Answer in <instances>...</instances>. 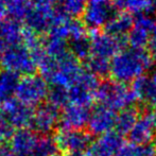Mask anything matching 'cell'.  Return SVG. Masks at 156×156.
<instances>
[{"mask_svg":"<svg viewBox=\"0 0 156 156\" xmlns=\"http://www.w3.org/2000/svg\"><path fill=\"white\" fill-rule=\"evenodd\" d=\"M117 11L114 0H87L86 8L82 15L83 26L94 32L99 31L106 27L118 13Z\"/></svg>","mask_w":156,"mask_h":156,"instance_id":"277c9868","label":"cell"},{"mask_svg":"<svg viewBox=\"0 0 156 156\" xmlns=\"http://www.w3.org/2000/svg\"><path fill=\"white\" fill-rule=\"evenodd\" d=\"M23 27L20 21L9 17L0 20V38L9 47L23 43Z\"/></svg>","mask_w":156,"mask_h":156,"instance_id":"ac0fdd59","label":"cell"},{"mask_svg":"<svg viewBox=\"0 0 156 156\" xmlns=\"http://www.w3.org/2000/svg\"><path fill=\"white\" fill-rule=\"evenodd\" d=\"M60 117L61 115L58 107L47 103L39 105L30 122L36 131L48 133L60 122Z\"/></svg>","mask_w":156,"mask_h":156,"instance_id":"5bb4252c","label":"cell"},{"mask_svg":"<svg viewBox=\"0 0 156 156\" xmlns=\"http://www.w3.org/2000/svg\"><path fill=\"white\" fill-rule=\"evenodd\" d=\"M53 156H61V155H58V154H54Z\"/></svg>","mask_w":156,"mask_h":156,"instance_id":"f35d334b","label":"cell"},{"mask_svg":"<svg viewBox=\"0 0 156 156\" xmlns=\"http://www.w3.org/2000/svg\"><path fill=\"white\" fill-rule=\"evenodd\" d=\"M152 58L144 48L129 47L120 49L111 60L109 74L119 83H133L144 76L152 66Z\"/></svg>","mask_w":156,"mask_h":156,"instance_id":"6da1fadb","label":"cell"},{"mask_svg":"<svg viewBox=\"0 0 156 156\" xmlns=\"http://www.w3.org/2000/svg\"><path fill=\"white\" fill-rule=\"evenodd\" d=\"M140 115L141 113L136 106H131L120 111L116 115L115 127H114L115 132H117L120 136L127 135L139 119Z\"/></svg>","mask_w":156,"mask_h":156,"instance_id":"ffe728a7","label":"cell"},{"mask_svg":"<svg viewBox=\"0 0 156 156\" xmlns=\"http://www.w3.org/2000/svg\"><path fill=\"white\" fill-rule=\"evenodd\" d=\"M48 85L41 76L29 74L19 80L16 94L23 104H38L48 96Z\"/></svg>","mask_w":156,"mask_h":156,"instance_id":"8992f818","label":"cell"},{"mask_svg":"<svg viewBox=\"0 0 156 156\" xmlns=\"http://www.w3.org/2000/svg\"><path fill=\"white\" fill-rule=\"evenodd\" d=\"M58 2H60V0H32V3L35 5L46 6V8H52Z\"/></svg>","mask_w":156,"mask_h":156,"instance_id":"4dcf8cb0","label":"cell"},{"mask_svg":"<svg viewBox=\"0 0 156 156\" xmlns=\"http://www.w3.org/2000/svg\"><path fill=\"white\" fill-rule=\"evenodd\" d=\"M134 19L126 13H117L105 27V32L119 41H125L131 32Z\"/></svg>","mask_w":156,"mask_h":156,"instance_id":"2e32d148","label":"cell"},{"mask_svg":"<svg viewBox=\"0 0 156 156\" xmlns=\"http://www.w3.org/2000/svg\"><path fill=\"white\" fill-rule=\"evenodd\" d=\"M118 11L129 15L149 14L154 9V0H114Z\"/></svg>","mask_w":156,"mask_h":156,"instance_id":"44dd1931","label":"cell"},{"mask_svg":"<svg viewBox=\"0 0 156 156\" xmlns=\"http://www.w3.org/2000/svg\"><path fill=\"white\" fill-rule=\"evenodd\" d=\"M30 107H27V105L21 103L20 101L10 100L5 104L4 109V120H8L12 124L20 125L25 124L28 121H31L32 119V112L30 111Z\"/></svg>","mask_w":156,"mask_h":156,"instance_id":"d6986e66","label":"cell"},{"mask_svg":"<svg viewBox=\"0 0 156 156\" xmlns=\"http://www.w3.org/2000/svg\"><path fill=\"white\" fill-rule=\"evenodd\" d=\"M32 6V0H5V14L15 20H23Z\"/></svg>","mask_w":156,"mask_h":156,"instance_id":"603a6c76","label":"cell"},{"mask_svg":"<svg viewBox=\"0 0 156 156\" xmlns=\"http://www.w3.org/2000/svg\"><path fill=\"white\" fill-rule=\"evenodd\" d=\"M154 8L156 9V0H154Z\"/></svg>","mask_w":156,"mask_h":156,"instance_id":"74e56055","label":"cell"},{"mask_svg":"<svg viewBox=\"0 0 156 156\" xmlns=\"http://www.w3.org/2000/svg\"><path fill=\"white\" fill-rule=\"evenodd\" d=\"M87 0H60L58 10L72 19L82 16L86 8Z\"/></svg>","mask_w":156,"mask_h":156,"instance_id":"cb8c5ba5","label":"cell"},{"mask_svg":"<svg viewBox=\"0 0 156 156\" xmlns=\"http://www.w3.org/2000/svg\"><path fill=\"white\" fill-rule=\"evenodd\" d=\"M153 147H154V149H155V151H156V140H155V144Z\"/></svg>","mask_w":156,"mask_h":156,"instance_id":"8d00e7d4","label":"cell"},{"mask_svg":"<svg viewBox=\"0 0 156 156\" xmlns=\"http://www.w3.org/2000/svg\"><path fill=\"white\" fill-rule=\"evenodd\" d=\"M98 86V78L88 70L83 69L78 80L68 88L69 102L73 105L89 107L94 100Z\"/></svg>","mask_w":156,"mask_h":156,"instance_id":"5b68a950","label":"cell"},{"mask_svg":"<svg viewBox=\"0 0 156 156\" xmlns=\"http://www.w3.org/2000/svg\"><path fill=\"white\" fill-rule=\"evenodd\" d=\"M90 117V108L85 106L70 104L65 106L60 117V124L63 131L83 129Z\"/></svg>","mask_w":156,"mask_h":156,"instance_id":"7c38bea8","label":"cell"},{"mask_svg":"<svg viewBox=\"0 0 156 156\" xmlns=\"http://www.w3.org/2000/svg\"><path fill=\"white\" fill-rule=\"evenodd\" d=\"M5 15V0H0V20Z\"/></svg>","mask_w":156,"mask_h":156,"instance_id":"d6a6232c","label":"cell"},{"mask_svg":"<svg viewBox=\"0 0 156 156\" xmlns=\"http://www.w3.org/2000/svg\"><path fill=\"white\" fill-rule=\"evenodd\" d=\"M155 129L153 125L151 113L141 114L139 119L131 129L127 137L129 142L137 146H148L155 137Z\"/></svg>","mask_w":156,"mask_h":156,"instance_id":"4fadbf2b","label":"cell"},{"mask_svg":"<svg viewBox=\"0 0 156 156\" xmlns=\"http://www.w3.org/2000/svg\"><path fill=\"white\" fill-rule=\"evenodd\" d=\"M68 50L76 60L86 61L90 54V36L86 29L76 32L67 41Z\"/></svg>","mask_w":156,"mask_h":156,"instance_id":"e0dca14e","label":"cell"},{"mask_svg":"<svg viewBox=\"0 0 156 156\" xmlns=\"http://www.w3.org/2000/svg\"><path fill=\"white\" fill-rule=\"evenodd\" d=\"M122 43L114 38L106 32L96 31L90 36V54L89 56L111 61L120 50Z\"/></svg>","mask_w":156,"mask_h":156,"instance_id":"30bf717a","label":"cell"},{"mask_svg":"<svg viewBox=\"0 0 156 156\" xmlns=\"http://www.w3.org/2000/svg\"><path fill=\"white\" fill-rule=\"evenodd\" d=\"M94 99L98 104L104 105L114 112L134 106L137 100L132 87L114 80H104L99 83Z\"/></svg>","mask_w":156,"mask_h":156,"instance_id":"7a4b0ae2","label":"cell"},{"mask_svg":"<svg viewBox=\"0 0 156 156\" xmlns=\"http://www.w3.org/2000/svg\"><path fill=\"white\" fill-rule=\"evenodd\" d=\"M18 82L19 76L17 74L6 70L0 72V104L10 101L12 94L16 93Z\"/></svg>","mask_w":156,"mask_h":156,"instance_id":"7402d4cb","label":"cell"},{"mask_svg":"<svg viewBox=\"0 0 156 156\" xmlns=\"http://www.w3.org/2000/svg\"><path fill=\"white\" fill-rule=\"evenodd\" d=\"M150 78H151V80H152V82L154 83V85L156 87V70H154V71L152 72V74L150 76Z\"/></svg>","mask_w":156,"mask_h":156,"instance_id":"e575fe53","label":"cell"},{"mask_svg":"<svg viewBox=\"0 0 156 156\" xmlns=\"http://www.w3.org/2000/svg\"><path fill=\"white\" fill-rule=\"evenodd\" d=\"M0 156H3V152H2L1 149H0Z\"/></svg>","mask_w":156,"mask_h":156,"instance_id":"d590c367","label":"cell"},{"mask_svg":"<svg viewBox=\"0 0 156 156\" xmlns=\"http://www.w3.org/2000/svg\"><path fill=\"white\" fill-rule=\"evenodd\" d=\"M86 70L91 72L97 78H103L109 73V65L111 61L102 60V58H94V56H88L86 61Z\"/></svg>","mask_w":156,"mask_h":156,"instance_id":"4316f807","label":"cell"},{"mask_svg":"<svg viewBox=\"0 0 156 156\" xmlns=\"http://www.w3.org/2000/svg\"><path fill=\"white\" fill-rule=\"evenodd\" d=\"M54 9L35 5L32 3L31 9L23 18L26 29L41 35L49 31L53 20Z\"/></svg>","mask_w":156,"mask_h":156,"instance_id":"8fae6325","label":"cell"},{"mask_svg":"<svg viewBox=\"0 0 156 156\" xmlns=\"http://www.w3.org/2000/svg\"><path fill=\"white\" fill-rule=\"evenodd\" d=\"M156 32V18L153 15L141 14L136 16L133 21L129 39L131 47L144 48L149 45L151 38Z\"/></svg>","mask_w":156,"mask_h":156,"instance_id":"52a82bcc","label":"cell"},{"mask_svg":"<svg viewBox=\"0 0 156 156\" xmlns=\"http://www.w3.org/2000/svg\"><path fill=\"white\" fill-rule=\"evenodd\" d=\"M36 139L37 138L34 135H32L31 133H27V132L23 131L15 136L13 144H14L15 149L18 150V152L25 153L28 152V150H29V153H31L33 147L36 142Z\"/></svg>","mask_w":156,"mask_h":156,"instance_id":"f1b7e54d","label":"cell"},{"mask_svg":"<svg viewBox=\"0 0 156 156\" xmlns=\"http://www.w3.org/2000/svg\"><path fill=\"white\" fill-rule=\"evenodd\" d=\"M58 149L55 139H52L49 136L37 138L34 147L31 151V156H53Z\"/></svg>","mask_w":156,"mask_h":156,"instance_id":"484cf974","label":"cell"},{"mask_svg":"<svg viewBox=\"0 0 156 156\" xmlns=\"http://www.w3.org/2000/svg\"><path fill=\"white\" fill-rule=\"evenodd\" d=\"M116 112L104 105L98 104L90 109V117L88 120V132L91 135L102 136L112 132L115 127Z\"/></svg>","mask_w":156,"mask_h":156,"instance_id":"9c48e42d","label":"cell"},{"mask_svg":"<svg viewBox=\"0 0 156 156\" xmlns=\"http://www.w3.org/2000/svg\"><path fill=\"white\" fill-rule=\"evenodd\" d=\"M148 46H149L148 52H149V54H150L151 58H152L153 62H154V61L156 62V32H155V34L153 35L152 38H151Z\"/></svg>","mask_w":156,"mask_h":156,"instance_id":"f546056e","label":"cell"},{"mask_svg":"<svg viewBox=\"0 0 156 156\" xmlns=\"http://www.w3.org/2000/svg\"><path fill=\"white\" fill-rule=\"evenodd\" d=\"M48 98H49L50 104L54 105L58 108L67 106L68 102H69L68 88H65L63 86L52 85L51 88L48 90Z\"/></svg>","mask_w":156,"mask_h":156,"instance_id":"83f0119b","label":"cell"},{"mask_svg":"<svg viewBox=\"0 0 156 156\" xmlns=\"http://www.w3.org/2000/svg\"><path fill=\"white\" fill-rule=\"evenodd\" d=\"M151 113V117H152V121H153V125H154V129H155V132H156V108H153Z\"/></svg>","mask_w":156,"mask_h":156,"instance_id":"836d02e7","label":"cell"},{"mask_svg":"<svg viewBox=\"0 0 156 156\" xmlns=\"http://www.w3.org/2000/svg\"><path fill=\"white\" fill-rule=\"evenodd\" d=\"M115 156H156L153 146H137L132 142H126L121 146Z\"/></svg>","mask_w":156,"mask_h":156,"instance_id":"d4e9b609","label":"cell"},{"mask_svg":"<svg viewBox=\"0 0 156 156\" xmlns=\"http://www.w3.org/2000/svg\"><path fill=\"white\" fill-rule=\"evenodd\" d=\"M8 135H10V129L3 120L0 119V140L5 139Z\"/></svg>","mask_w":156,"mask_h":156,"instance_id":"1f68e13d","label":"cell"},{"mask_svg":"<svg viewBox=\"0 0 156 156\" xmlns=\"http://www.w3.org/2000/svg\"><path fill=\"white\" fill-rule=\"evenodd\" d=\"M0 65L6 71L17 74H34L37 65L30 50L23 44L11 46L0 55Z\"/></svg>","mask_w":156,"mask_h":156,"instance_id":"3957f363","label":"cell"},{"mask_svg":"<svg viewBox=\"0 0 156 156\" xmlns=\"http://www.w3.org/2000/svg\"><path fill=\"white\" fill-rule=\"evenodd\" d=\"M56 146L65 153L86 152L93 144V135L85 129L62 131L55 139Z\"/></svg>","mask_w":156,"mask_h":156,"instance_id":"ba28073f","label":"cell"},{"mask_svg":"<svg viewBox=\"0 0 156 156\" xmlns=\"http://www.w3.org/2000/svg\"><path fill=\"white\" fill-rule=\"evenodd\" d=\"M135 97L144 105L156 108V87L150 76H142L132 83Z\"/></svg>","mask_w":156,"mask_h":156,"instance_id":"9a60e30c","label":"cell"}]
</instances>
